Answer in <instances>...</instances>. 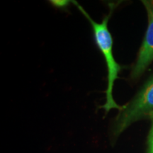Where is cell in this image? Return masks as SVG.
Instances as JSON below:
<instances>
[{"label": "cell", "instance_id": "obj_3", "mask_svg": "<svg viewBox=\"0 0 153 153\" xmlns=\"http://www.w3.org/2000/svg\"><path fill=\"white\" fill-rule=\"evenodd\" d=\"M144 4L148 12V26L137 62L132 72L133 78L141 75L153 60V2L145 1Z\"/></svg>", "mask_w": 153, "mask_h": 153}, {"label": "cell", "instance_id": "obj_1", "mask_svg": "<svg viewBox=\"0 0 153 153\" xmlns=\"http://www.w3.org/2000/svg\"><path fill=\"white\" fill-rule=\"evenodd\" d=\"M79 10L85 15L92 26L94 38L97 45H98L99 50L104 55L106 60L107 70H108V87L106 91V102L101 108H104L106 112H108L111 108H117L120 111L123 108V106H120L115 102L113 98V87L115 80L118 78V72H120V66L115 60L113 55V39L111 34L108 29V22L111 16L114 4H110V12L107 16L104 17L101 23H97L91 18L87 14V11L76 1H73Z\"/></svg>", "mask_w": 153, "mask_h": 153}, {"label": "cell", "instance_id": "obj_4", "mask_svg": "<svg viewBox=\"0 0 153 153\" xmlns=\"http://www.w3.org/2000/svg\"><path fill=\"white\" fill-rule=\"evenodd\" d=\"M148 153H153V118H152V126L148 136Z\"/></svg>", "mask_w": 153, "mask_h": 153}, {"label": "cell", "instance_id": "obj_2", "mask_svg": "<svg viewBox=\"0 0 153 153\" xmlns=\"http://www.w3.org/2000/svg\"><path fill=\"white\" fill-rule=\"evenodd\" d=\"M146 117L153 118V76L133 100L123 106L115 121L114 134L118 136L131 123Z\"/></svg>", "mask_w": 153, "mask_h": 153}]
</instances>
